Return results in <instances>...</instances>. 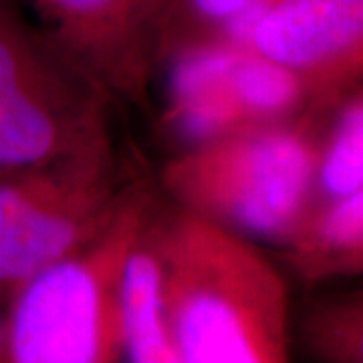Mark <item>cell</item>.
Wrapping results in <instances>:
<instances>
[{"mask_svg": "<svg viewBox=\"0 0 363 363\" xmlns=\"http://www.w3.org/2000/svg\"><path fill=\"white\" fill-rule=\"evenodd\" d=\"M154 214L156 208L123 267V357H128V363H182L164 295L162 262L152 233Z\"/></svg>", "mask_w": 363, "mask_h": 363, "instance_id": "9c48e42d", "label": "cell"}, {"mask_svg": "<svg viewBox=\"0 0 363 363\" xmlns=\"http://www.w3.org/2000/svg\"><path fill=\"white\" fill-rule=\"evenodd\" d=\"M329 107V105H327ZM327 107L182 147L162 169L178 210L250 242L285 245L315 198L317 142Z\"/></svg>", "mask_w": 363, "mask_h": 363, "instance_id": "7a4b0ae2", "label": "cell"}, {"mask_svg": "<svg viewBox=\"0 0 363 363\" xmlns=\"http://www.w3.org/2000/svg\"><path fill=\"white\" fill-rule=\"evenodd\" d=\"M135 190L113 143L0 174V297L101 236Z\"/></svg>", "mask_w": 363, "mask_h": 363, "instance_id": "5b68a950", "label": "cell"}, {"mask_svg": "<svg viewBox=\"0 0 363 363\" xmlns=\"http://www.w3.org/2000/svg\"><path fill=\"white\" fill-rule=\"evenodd\" d=\"M152 233L182 363H291L289 286L255 242L178 208Z\"/></svg>", "mask_w": 363, "mask_h": 363, "instance_id": "6da1fadb", "label": "cell"}, {"mask_svg": "<svg viewBox=\"0 0 363 363\" xmlns=\"http://www.w3.org/2000/svg\"><path fill=\"white\" fill-rule=\"evenodd\" d=\"M271 0H172L160 37V67L174 52L202 45H248Z\"/></svg>", "mask_w": 363, "mask_h": 363, "instance_id": "8fae6325", "label": "cell"}, {"mask_svg": "<svg viewBox=\"0 0 363 363\" xmlns=\"http://www.w3.org/2000/svg\"><path fill=\"white\" fill-rule=\"evenodd\" d=\"M0 363H9V353H6V319H4V311L2 309H0Z\"/></svg>", "mask_w": 363, "mask_h": 363, "instance_id": "5bb4252c", "label": "cell"}, {"mask_svg": "<svg viewBox=\"0 0 363 363\" xmlns=\"http://www.w3.org/2000/svg\"><path fill=\"white\" fill-rule=\"evenodd\" d=\"M172 0H28L45 37L107 93L145 104Z\"/></svg>", "mask_w": 363, "mask_h": 363, "instance_id": "8992f818", "label": "cell"}, {"mask_svg": "<svg viewBox=\"0 0 363 363\" xmlns=\"http://www.w3.org/2000/svg\"><path fill=\"white\" fill-rule=\"evenodd\" d=\"M154 212L138 188L101 236L52 262L9 295V363H119L121 279L133 242Z\"/></svg>", "mask_w": 363, "mask_h": 363, "instance_id": "3957f363", "label": "cell"}, {"mask_svg": "<svg viewBox=\"0 0 363 363\" xmlns=\"http://www.w3.org/2000/svg\"><path fill=\"white\" fill-rule=\"evenodd\" d=\"M240 47L228 43L190 47L164 61L169 65L164 121L182 147L255 128L248 119L238 77Z\"/></svg>", "mask_w": 363, "mask_h": 363, "instance_id": "ba28073f", "label": "cell"}, {"mask_svg": "<svg viewBox=\"0 0 363 363\" xmlns=\"http://www.w3.org/2000/svg\"><path fill=\"white\" fill-rule=\"evenodd\" d=\"M113 104L25 13L0 0V174L113 143Z\"/></svg>", "mask_w": 363, "mask_h": 363, "instance_id": "277c9868", "label": "cell"}, {"mask_svg": "<svg viewBox=\"0 0 363 363\" xmlns=\"http://www.w3.org/2000/svg\"><path fill=\"white\" fill-rule=\"evenodd\" d=\"M248 47L293 71L317 105L362 87L363 0H271Z\"/></svg>", "mask_w": 363, "mask_h": 363, "instance_id": "52a82bcc", "label": "cell"}, {"mask_svg": "<svg viewBox=\"0 0 363 363\" xmlns=\"http://www.w3.org/2000/svg\"><path fill=\"white\" fill-rule=\"evenodd\" d=\"M286 260L305 285L363 269V192L313 200L283 245Z\"/></svg>", "mask_w": 363, "mask_h": 363, "instance_id": "30bf717a", "label": "cell"}, {"mask_svg": "<svg viewBox=\"0 0 363 363\" xmlns=\"http://www.w3.org/2000/svg\"><path fill=\"white\" fill-rule=\"evenodd\" d=\"M363 192V91L353 89L325 111L315 162V198Z\"/></svg>", "mask_w": 363, "mask_h": 363, "instance_id": "7c38bea8", "label": "cell"}, {"mask_svg": "<svg viewBox=\"0 0 363 363\" xmlns=\"http://www.w3.org/2000/svg\"><path fill=\"white\" fill-rule=\"evenodd\" d=\"M298 331L303 347L317 363H363L362 293L313 303Z\"/></svg>", "mask_w": 363, "mask_h": 363, "instance_id": "4fadbf2b", "label": "cell"}]
</instances>
